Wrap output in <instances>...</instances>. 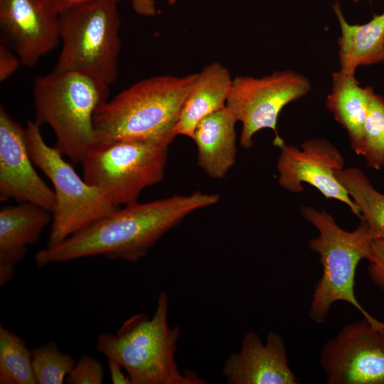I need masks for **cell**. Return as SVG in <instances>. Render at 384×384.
Masks as SVG:
<instances>
[{
  "instance_id": "cell-15",
  "label": "cell",
  "mask_w": 384,
  "mask_h": 384,
  "mask_svg": "<svg viewBox=\"0 0 384 384\" xmlns=\"http://www.w3.org/2000/svg\"><path fill=\"white\" fill-rule=\"evenodd\" d=\"M49 210L31 203L4 206L0 210V286L14 277L17 264L27 247L36 243L52 222Z\"/></svg>"
},
{
  "instance_id": "cell-6",
  "label": "cell",
  "mask_w": 384,
  "mask_h": 384,
  "mask_svg": "<svg viewBox=\"0 0 384 384\" xmlns=\"http://www.w3.org/2000/svg\"><path fill=\"white\" fill-rule=\"evenodd\" d=\"M120 27L115 2L90 1L62 12V48L53 70L78 73L110 87L119 76Z\"/></svg>"
},
{
  "instance_id": "cell-8",
  "label": "cell",
  "mask_w": 384,
  "mask_h": 384,
  "mask_svg": "<svg viewBox=\"0 0 384 384\" xmlns=\"http://www.w3.org/2000/svg\"><path fill=\"white\" fill-rule=\"evenodd\" d=\"M169 144L114 139L97 142L81 164L83 178L120 207L164 176Z\"/></svg>"
},
{
  "instance_id": "cell-22",
  "label": "cell",
  "mask_w": 384,
  "mask_h": 384,
  "mask_svg": "<svg viewBox=\"0 0 384 384\" xmlns=\"http://www.w3.org/2000/svg\"><path fill=\"white\" fill-rule=\"evenodd\" d=\"M363 155L368 167L384 169V97L370 93L363 126Z\"/></svg>"
},
{
  "instance_id": "cell-1",
  "label": "cell",
  "mask_w": 384,
  "mask_h": 384,
  "mask_svg": "<svg viewBox=\"0 0 384 384\" xmlns=\"http://www.w3.org/2000/svg\"><path fill=\"white\" fill-rule=\"evenodd\" d=\"M219 200L217 193L196 191L124 206L61 242L39 250L36 263L44 267L97 255L137 262L185 218Z\"/></svg>"
},
{
  "instance_id": "cell-21",
  "label": "cell",
  "mask_w": 384,
  "mask_h": 384,
  "mask_svg": "<svg viewBox=\"0 0 384 384\" xmlns=\"http://www.w3.org/2000/svg\"><path fill=\"white\" fill-rule=\"evenodd\" d=\"M0 383L36 384L26 341L0 325Z\"/></svg>"
},
{
  "instance_id": "cell-27",
  "label": "cell",
  "mask_w": 384,
  "mask_h": 384,
  "mask_svg": "<svg viewBox=\"0 0 384 384\" xmlns=\"http://www.w3.org/2000/svg\"><path fill=\"white\" fill-rule=\"evenodd\" d=\"M21 64L18 56L6 45L0 42V82L7 80Z\"/></svg>"
},
{
  "instance_id": "cell-29",
  "label": "cell",
  "mask_w": 384,
  "mask_h": 384,
  "mask_svg": "<svg viewBox=\"0 0 384 384\" xmlns=\"http://www.w3.org/2000/svg\"><path fill=\"white\" fill-rule=\"evenodd\" d=\"M373 324L379 332L380 335L384 339V322L380 321L378 319H375L373 321Z\"/></svg>"
},
{
  "instance_id": "cell-2",
  "label": "cell",
  "mask_w": 384,
  "mask_h": 384,
  "mask_svg": "<svg viewBox=\"0 0 384 384\" xmlns=\"http://www.w3.org/2000/svg\"><path fill=\"white\" fill-rule=\"evenodd\" d=\"M197 75H159L139 81L96 110L97 142L124 139L170 144Z\"/></svg>"
},
{
  "instance_id": "cell-19",
  "label": "cell",
  "mask_w": 384,
  "mask_h": 384,
  "mask_svg": "<svg viewBox=\"0 0 384 384\" xmlns=\"http://www.w3.org/2000/svg\"><path fill=\"white\" fill-rule=\"evenodd\" d=\"M331 82V91L326 97V107L347 132L354 152L362 156L363 126L373 88L361 87L355 73L340 69L332 73Z\"/></svg>"
},
{
  "instance_id": "cell-9",
  "label": "cell",
  "mask_w": 384,
  "mask_h": 384,
  "mask_svg": "<svg viewBox=\"0 0 384 384\" xmlns=\"http://www.w3.org/2000/svg\"><path fill=\"white\" fill-rule=\"evenodd\" d=\"M311 88L307 77L292 70H277L260 78H233L226 106L242 123L241 146L252 147L253 136L263 129L274 132L275 146L285 144L277 128L279 114L284 107L306 95Z\"/></svg>"
},
{
  "instance_id": "cell-4",
  "label": "cell",
  "mask_w": 384,
  "mask_h": 384,
  "mask_svg": "<svg viewBox=\"0 0 384 384\" xmlns=\"http://www.w3.org/2000/svg\"><path fill=\"white\" fill-rule=\"evenodd\" d=\"M32 93L35 122L48 124L60 152L81 163L97 142L93 117L107 100L110 87L78 73L52 70L36 77Z\"/></svg>"
},
{
  "instance_id": "cell-24",
  "label": "cell",
  "mask_w": 384,
  "mask_h": 384,
  "mask_svg": "<svg viewBox=\"0 0 384 384\" xmlns=\"http://www.w3.org/2000/svg\"><path fill=\"white\" fill-rule=\"evenodd\" d=\"M104 378V368L96 358L83 355L75 363L66 378L69 384H101Z\"/></svg>"
},
{
  "instance_id": "cell-31",
  "label": "cell",
  "mask_w": 384,
  "mask_h": 384,
  "mask_svg": "<svg viewBox=\"0 0 384 384\" xmlns=\"http://www.w3.org/2000/svg\"><path fill=\"white\" fill-rule=\"evenodd\" d=\"M353 3H358L361 0H351Z\"/></svg>"
},
{
  "instance_id": "cell-14",
  "label": "cell",
  "mask_w": 384,
  "mask_h": 384,
  "mask_svg": "<svg viewBox=\"0 0 384 384\" xmlns=\"http://www.w3.org/2000/svg\"><path fill=\"white\" fill-rule=\"evenodd\" d=\"M222 375L228 384H297L290 368L285 343L274 331L267 334L265 343L252 331L243 336L239 351L225 359Z\"/></svg>"
},
{
  "instance_id": "cell-28",
  "label": "cell",
  "mask_w": 384,
  "mask_h": 384,
  "mask_svg": "<svg viewBox=\"0 0 384 384\" xmlns=\"http://www.w3.org/2000/svg\"><path fill=\"white\" fill-rule=\"evenodd\" d=\"M110 379L113 384H132L130 378L117 361L107 358Z\"/></svg>"
},
{
  "instance_id": "cell-25",
  "label": "cell",
  "mask_w": 384,
  "mask_h": 384,
  "mask_svg": "<svg viewBox=\"0 0 384 384\" xmlns=\"http://www.w3.org/2000/svg\"><path fill=\"white\" fill-rule=\"evenodd\" d=\"M53 11L58 15L74 6L95 1H108L118 3L122 0H43ZM134 10L143 15L151 16L155 14L153 0H132Z\"/></svg>"
},
{
  "instance_id": "cell-11",
  "label": "cell",
  "mask_w": 384,
  "mask_h": 384,
  "mask_svg": "<svg viewBox=\"0 0 384 384\" xmlns=\"http://www.w3.org/2000/svg\"><path fill=\"white\" fill-rule=\"evenodd\" d=\"M301 149L287 144L280 147L277 164L279 186L298 193L304 191L302 184L306 183L326 198L346 204L361 219L358 206L335 176L336 171L343 169L345 164L340 151L322 138L306 139L301 144Z\"/></svg>"
},
{
  "instance_id": "cell-10",
  "label": "cell",
  "mask_w": 384,
  "mask_h": 384,
  "mask_svg": "<svg viewBox=\"0 0 384 384\" xmlns=\"http://www.w3.org/2000/svg\"><path fill=\"white\" fill-rule=\"evenodd\" d=\"M370 320L346 324L323 346L320 364L329 384H384V339Z\"/></svg>"
},
{
  "instance_id": "cell-5",
  "label": "cell",
  "mask_w": 384,
  "mask_h": 384,
  "mask_svg": "<svg viewBox=\"0 0 384 384\" xmlns=\"http://www.w3.org/2000/svg\"><path fill=\"white\" fill-rule=\"evenodd\" d=\"M301 215L319 231L308 241L310 250L317 252L322 274L314 286L309 315L316 324H324L334 303L343 301L358 309L364 317H373L359 304L354 292L355 275L358 263L369 257L375 237L363 219L353 231L341 228L324 209L300 208Z\"/></svg>"
},
{
  "instance_id": "cell-18",
  "label": "cell",
  "mask_w": 384,
  "mask_h": 384,
  "mask_svg": "<svg viewBox=\"0 0 384 384\" xmlns=\"http://www.w3.org/2000/svg\"><path fill=\"white\" fill-rule=\"evenodd\" d=\"M332 9L341 30L338 40L340 70L355 73L358 67L381 63L384 55V11L374 14L364 24L355 25L346 20L338 1L332 4Z\"/></svg>"
},
{
  "instance_id": "cell-3",
  "label": "cell",
  "mask_w": 384,
  "mask_h": 384,
  "mask_svg": "<svg viewBox=\"0 0 384 384\" xmlns=\"http://www.w3.org/2000/svg\"><path fill=\"white\" fill-rule=\"evenodd\" d=\"M169 298L158 295L151 318L137 314L127 319L116 334H102L97 350L118 361L132 384H204L192 370L181 371L176 361L179 328L169 324Z\"/></svg>"
},
{
  "instance_id": "cell-26",
  "label": "cell",
  "mask_w": 384,
  "mask_h": 384,
  "mask_svg": "<svg viewBox=\"0 0 384 384\" xmlns=\"http://www.w3.org/2000/svg\"><path fill=\"white\" fill-rule=\"evenodd\" d=\"M368 267V275L384 292V239L376 238L372 242Z\"/></svg>"
},
{
  "instance_id": "cell-7",
  "label": "cell",
  "mask_w": 384,
  "mask_h": 384,
  "mask_svg": "<svg viewBox=\"0 0 384 384\" xmlns=\"http://www.w3.org/2000/svg\"><path fill=\"white\" fill-rule=\"evenodd\" d=\"M35 121L25 128L28 152L33 164L50 181L55 204L47 247L113 213L115 206L101 189L90 185L63 158L56 146H48Z\"/></svg>"
},
{
  "instance_id": "cell-16",
  "label": "cell",
  "mask_w": 384,
  "mask_h": 384,
  "mask_svg": "<svg viewBox=\"0 0 384 384\" xmlns=\"http://www.w3.org/2000/svg\"><path fill=\"white\" fill-rule=\"evenodd\" d=\"M237 122L226 106L205 117L194 129L198 166L212 178L223 179L235 163Z\"/></svg>"
},
{
  "instance_id": "cell-32",
  "label": "cell",
  "mask_w": 384,
  "mask_h": 384,
  "mask_svg": "<svg viewBox=\"0 0 384 384\" xmlns=\"http://www.w3.org/2000/svg\"><path fill=\"white\" fill-rule=\"evenodd\" d=\"M381 63H383V65H384V55H383V59H382V62H381Z\"/></svg>"
},
{
  "instance_id": "cell-17",
  "label": "cell",
  "mask_w": 384,
  "mask_h": 384,
  "mask_svg": "<svg viewBox=\"0 0 384 384\" xmlns=\"http://www.w3.org/2000/svg\"><path fill=\"white\" fill-rule=\"evenodd\" d=\"M233 80L228 69L213 62L197 73L182 106L174 134L192 139L198 122L226 107Z\"/></svg>"
},
{
  "instance_id": "cell-20",
  "label": "cell",
  "mask_w": 384,
  "mask_h": 384,
  "mask_svg": "<svg viewBox=\"0 0 384 384\" xmlns=\"http://www.w3.org/2000/svg\"><path fill=\"white\" fill-rule=\"evenodd\" d=\"M335 176L358 206L375 238L384 239V194L359 168L336 171Z\"/></svg>"
},
{
  "instance_id": "cell-12",
  "label": "cell",
  "mask_w": 384,
  "mask_h": 384,
  "mask_svg": "<svg viewBox=\"0 0 384 384\" xmlns=\"http://www.w3.org/2000/svg\"><path fill=\"white\" fill-rule=\"evenodd\" d=\"M1 42L33 67L60 43L59 15L43 0H0Z\"/></svg>"
},
{
  "instance_id": "cell-13",
  "label": "cell",
  "mask_w": 384,
  "mask_h": 384,
  "mask_svg": "<svg viewBox=\"0 0 384 384\" xmlns=\"http://www.w3.org/2000/svg\"><path fill=\"white\" fill-rule=\"evenodd\" d=\"M25 128L0 107V200L31 203L53 212L54 191L33 167Z\"/></svg>"
},
{
  "instance_id": "cell-30",
  "label": "cell",
  "mask_w": 384,
  "mask_h": 384,
  "mask_svg": "<svg viewBox=\"0 0 384 384\" xmlns=\"http://www.w3.org/2000/svg\"><path fill=\"white\" fill-rule=\"evenodd\" d=\"M177 0H167V2L169 4H173L174 3H176Z\"/></svg>"
},
{
  "instance_id": "cell-23",
  "label": "cell",
  "mask_w": 384,
  "mask_h": 384,
  "mask_svg": "<svg viewBox=\"0 0 384 384\" xmlns=\"http://www.w3.org/2000/svg\"><path fill=\"white\" fill-rule=\"evenodd\" d=\"M31 352L36 384L64 383L75 363L72 356L59 350L55 341H48Z\"/></svg>"
}]
</instances>
